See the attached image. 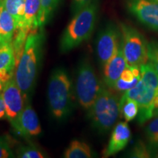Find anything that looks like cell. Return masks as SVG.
Masks as SVG:
<instances>
[{
    "label": "cell",
    "instance_id": "836d02e7",
    "mask_svg": "<svg viewBox=\"0 0 158 158\" xmlns=\"http://www.w3.org/2000/svg\"><path fill=\"white\" fill-rule=\"evenodd\" d=\"M2 2V0H0V2Z\"/></svg>",
    "mask_w": 158,
    "mask_h": 158
},
{
    "label": "cell",
    "instance_id": "d6986e66",
    "mask_svg": "<svg viewBox=\"0 0 158 158\" xmlns=\"http://www.w3.org/2000/svg\"><path fill=\"white\" fill-rule=\"evenodd\" d=\"M92 157L93 155L89 146L78 140L71 142L64 154L65 158H91Z\"/></svg>",
    "mask_w": 158,
    "mask_h": 158
},
{
    "label": "cell",
    "instance_id": "1f68e13d",
    "mask_svg": "<svg viewBox=\"0 0 158 158\" xmlns=\"http://www.w3.org/2000/svg\"><path fill=\"white\" fill-rule=\"evenodd\" d=\"M154 157H158V151L157 152V153L155 154V156H154Z\"/></svg>",
    "mask_w": 158,
    "mask_h": 158
},
{
    "label": "cell",
    "instance_id": "2e32d148",
    "mask_svg": "<svg viewBox=\"0 0 158 158\" xmlns=\"http://www.w3.org/2000/svg\"><path fill=\"white\" fill-rule=\"evenodd\" d=\"M40 11V0H26L23 26L21 28L28 32L36 31L39 27V15Z\"/></svg>",
    "mask_w": 158,
    "mask_h": 158
},
{
    "label": "cell",
    "instance_id": "d4e9b609",
    "mask_svg": "<svg viewBox=\"0 0 158 158\" xmlns=\"http://www.w3.org/2000/svg\"><path fill=\"white\" fill-rule=\"evenodd\" d=\"M10 138L7 136L0 137V158L14 157L15 155L12 149Z\"/></svg>",
    "mask_w": 158,
    "mask_h": 158
},
{
    "label": "cell",
    "instance_id": "4fadbf2b",
    "mask_svg": "<svg viewBox=\"0 0 158 158\" xmlns=\"http://www.w3.org/2000/svg\"><path fill=\"white\" fill-rule=\"evenodd\" d=\"M16 61L13 44L0 45V81L4 84L13 78Z\"/></svg>",
    "mask_w": 158,
    "mask_h": 158
},
{
    "label": "cell",
    "instance_id": "603a6c76",
    "mask_svg": "<svg viewBox=\"0 0 158 158\" xmlns=\"http://www.w3.org/2000/svg\"><path fill=\"white\" fill-rule=\"evenodd\" d=\"M60 0H40L39 27L42 29L50 19Z\"/></svg>",
    "mask_w": 158,
    "mask_h": 158
},
{
    "label": "cell",
    "instance_id": "8fae6325",
    "mask_svg": "<svg viewBox=\"0 0 158 158\" xmlns=\"http://www.w3.org/2000/svg\"><path fill=\"white\" fill-rule=\"evenodd\" d=\"M131 138V131L127 122H120L114 128L110 141L104 150V157H108L116 155L127 145Z\"/></svg>",
    "mask_w": 158,
    "mask_h": 158
},
{
    "label": "cell",
    "instance_id": "5bb4252c",
    "mask_svg": "<svg viewBox=\"0 0 158 158\" xmlns=\"http://www.w3.org/2000/svg\"><path fill=\"white\" fill-rule=\"evenodd\" d=\"M20 127L21 135L23 137L37 136L41 133L39 118L30 105H27L23 108L20 118Z\"/></svg>",
    "mask_w": 158,
    "mask_h": 158
},
{
    "label": "cell",
    "instance_id": "52a82bcc",
    "mask_svg": "<svg viewBox=\"0 0 158 158\" xmlns=\"http://www.w3.org/2000/svg\"><path fill=\"white\" fill-rule=\"evenodd\" d=\"M2 95L5 105L6 118L10 122L15 131L21 135L20 118L24 108V97L15 79L12 78L5 83Z\"/></svg>",
    "mask_w": 158,
    "mask_h": 158
},
{
    "label": "cell",
    "instance_id": "f1b7e54d",
    "mask_svg": "<svg viewBox=\"0 0 158 158\" xmlns=\"http://www.w3.org/2000/svg\"><path fill=\"white\" fill-rule=\"evenodd\" d=\"M6 117V108L2 95L0 94V119Z\"/></svg>",
    "mask_w": 158,
    "mask_h": 158
},
{
    "label": "cell",
    "instance_id": "f546056e",
    "mask_svg": "<svg viewBox=\"0 0 158 158\" xmlns=\"http://www.w3.org/2000/svg\"><path fill=\"white\" fill-rule=\"evenodd\" d=\"M154 116H158V96L157 97L155 100V110H154Z\"/></svg>",
    "mask_w": 158,
    "mask_h": 158
},
{
    "label": "cell",
    "instance_id": "9c48e42d",
    "mask_svg": "<svg viewBox=\"0 0 158 158\" xmlns=\"http://www.w3.org/2000/svg\"><path fill=\"white\" fill-rule=\"evenodd\" d=\"M122 42L120 28L109 23L100 31L97 41V54L101 64L104 65L118 51Z\"/></svg>",
    "mask_w": 158,
    "mask_h": 158
},
{
    "label": "cell",
    "instance_id": "4316f807",
    "mask_svg": "<svg viewBox=\"0 0 158 158\" xmlns=\"http://www.w3.org/2000/svg\"><path fill=\"white\" fill-rule=\"evenodd\" d=\"M148 62L158 73V42L148 43Z\"/></svg>",
    "mask_w": 158,
    "mask_h": 158
},
{
    "label": "cell",
    "instance_id": "4dcf8cb0",
    "mask_svg": "<svg viewBox=\"0 0 158 158\" xmlns=\"http://www.w3.org/2000/svg\"><path fill=\"white\" fill-rule=\"evenodd\" d=\"M4 85H5V84H4L2 81H0V94L2 93V91L4 89Z\"/></svg>",
    "mask_w": 158,
    "mask_h": 158
},
{
    "label": "cell",
    "instance_id": "7402d4cb",
    "mask_svg": "<svg viewBox=\"0 0 158 158\" xmlns=\"http://www.w3.org/2000/svg\"><path fill=\"white\" fill-rule=\"evenodd\" d=\"M119 110L126 122H130L138 116L139 108L135 100L123 95L119 100Z\"/></svg>",
    "mask_w": 158,
    "mask_h": 158
},
{
    "label": "cell",
    "instance_id": "277c9868",
    "mask_svg": "<svg viewBox=\"0 0 158 158\" xmlns=\"http://www.w3.org/2000/svg\"><path fill=\"white\" fill-rule=\"evenodd\" d=\"M119 114V101L117 97L101 85L98 98L88 110L92 126L100 133H107L115 124Z\"/></svg>",
    "mask_w": 158,
    "mask_h": 158
},
{
    "label": "cell",
    "instance_id": "e0dca14e",
    "mask_svg": "<svg viewBox=\"0 0 158 158\" xmlns=\"http://www.w3.org/2000/svg\"><path fill=\"white\" fill-rule=\"evenodd\" d=\"M141 78L140 66H127L116 81L114 89L119 92H126L134 87Z\"/></svg>",
    "mask_w": 158,
    "mask_h": 158
},
{
    "label": "cell",
    "instance_id": "d6a6232c",
    "mask_svg": "<svg viewBox=\"0 0 158 158\" xmlns=\"http://www.w3.org/2000/svg\"><path fill=\"white\" fill-rule=\"evenodd\" d=\"M154 1H155V2H158V0H154Z\"/></svg>",
    "mask_w": 158,
    "mask_h": 158
},
{
    "label": "cell",
    "instance_id": "6da1fadb",
    "mask_svg": "<svg viewBox=\"0 0 158 158\" xmlns=\"http://www.w3.org/2000/svg\"><path fill=\"white\" fill-rule=\"evenodd\" d=\"M44 35L43 31H31L27 36L24 47L15 70V81L24 98L34 88L40 64Z\"/></svg>",
    "mask_w": 158,
    "mask_h": 158
},
{
    "label": "cell",
    "instance_id": "3957f363",
    "mask_svg": "<svg viewBox=\"0 0 158 158\" xmlns=\"http://www.w3.org/2000/svg\"><path fill=\"white\" fill-rule=\"evenodd\" d=\"M49 108L56 119L63 120L73 109V87L70 78L64 68L53 71L48 86Z\"/></svg>",
    "mask_w": 158,
    "mask_h": 158
},
{
    "label": "cell",
    "instance_id": "cb8c5ba5",
    "mask_svg": "<svg viewBox=\"0 0 158 158\" xmlns=\"http://www.w3.org/2000/svg\"><path fill=\"white\" fill-rule=\"evenodd\" d=\"M130 157H152V154L150 150L148 148L147 143H144L141 141H140L135 145L131 152L129 154Z\"/></svg>",
    "mask_w": 158,
    "mask_h": 158
},
{
    "label": "cell",
    "instance_id": "ac0fdd59",
    "mask_svg": "<svg viewBox=\"0 0 158 158\" xmlns=\"http://www.w3.org/2000/svg\"><path fill=\"white\" fill-rule=\"evenodd\" d=\"M26 0H2L5 8L13 16L17 24V29L22 27Z\"/></svg>",
    "mask_w": 158,
    "mask_h": 158
},
{
    "label": "cell",
    "instance_id": "8992f818",
    "mask_svg": "<svg viewBox=\"0 0 158 158\" xmlns=\"http://www.w3.org/2000/svg\"><path fill=\"white\" fill-rule=\"evenodd\" d=\"M122 48L128 66H141L148 62V43L141 33L131 26L120 23Z\"/></svg>",
    "mask_w": 158,
    "mask_h": 158
},
{
    "label": "cell",
    "instance_id": "5b68a950",
    "mask_svg": "<svg viewBox=\"0 0 158 158\" xmlns=\"http://www.w3.org/2000/svg\"><path fill=\"white\" fill-rule=\"evenodd\" d=\"M101 84L89 61L84 59L79 64L76 81L77 100L84 109L89 110L98 98Z\"/></svg>",
    "mask_w": 158,
    "mask_h": 158
},
{
    "label": "cell",
    "instance_id": "44dd1931",
    "mask_svg": "<svg viewBox=\"0 0 158 158\" xmlns=\"http://www.w3.org/2000/svg\"><path fill=\"white\" fill-rule=\"evenodd\" d=\"M147 146L152 154V157L158 151V116L151 121L145 130Z\"/></svg>",
    "mask_w": 158,
    "mask_h": 158
},
{
    "label": "cell",
    "instance_id": "9a60e30c",
    "mask_svg": "<svg viewBox=\"0 0 158 158\" xmlns=\"http://www.w3.org/2000/svg\"><path fill=\"white\" fill-rule=\"evenodd\" d=\"M17 31V24L13 16L0 2V45L13 43Z\"/></svg>",
    "mask_w": 158,
    "mask_h": 158
},
{
    "label": "cell",
    "instance_id": "484cf974",
    "mask_svg": "<svg viewBox=\"0 0 158 158\" xmlns=\"http://www.w3.org/2000/svg\"><path fill=\"white\" fill-rule=\"evenodd\" d=\"M17 157L21 158H43L44 155L34 147H22L17 151Z\"/></svg>",
    "mask_w": 158,
    "mask_h": 158
},
{
    "label": "cell",
    "instance_id": "ffe728a7",
    "mask_svg": "<svg viewBox=\"0 0 158 158\" xmlns=\"http://www.w3.org/2000/svg\"><path fill=\"white\" fill-rule=\"evenodd\" d=\"M140 68L141 74V79L158 96V73L157 71L149 62L141 64Z\"/></svg>",
    "mask_w": 158,
    "mask_h": 158
},
{
    "label": "cell",
    "instance_id": "83f0119b",
    "mask_svg": "<svg viewBox=\"0 0 158 158\" xmlns=\"http://www.w3.org/2000/svg\"><path fill=\"white\" fill-rule=\"evenodd\" d=\"M92 0H72V5H71V10L73 14H76L78 11L86 7L91 2Z\"/></svg>",
    "mask_w": 158,
    "mask_h": 158
},
{
    "label": "cell",
    "instance_id": "30bf717a",
    "mask_svg": "<svg viewBox=\"0 0 158 158\" xmlns=\"http://www.w3.org/2000/svg\"><path fill=\"white\" fill-rule=\"evenodd\" d=\"M128 11L139 22L158 31V2L154 0H124Z\"/></svg>",
    "mask_w": 158,
    "mask_h": 158
},
{
    "label": "cell",
    "instance_id": "ba28073f",
    "mask_svg": "<svg viewBox=\"0 0 158 158\" xmlns=\"http://www.w3.org/2000/svg\"><path fill=\"white\" fill-rule=\"evenodd\" d=\"M123 95L137 102L139 108L138 122L140 124H143L153 117L157 95L151 88L144 84L141 79L134 87L126 91Z\"/></svg>",
    "mask_w": 158,
    "mask_h": 158
},
{
    "label": "cell",
    "instance_id": "7a4b0ae2",
    "mask_svg": "<svg viewBox=\"0 0 158 158\" xmlns=\"http://www.w3.org/2000/svg\"><path fill=\"white\" fill-rule=\"evenodd\" d=\"M99 7L100 0H92L89 5L74 14L61 37V52L68 53L89 39L95 27Z\"/></svg>",
    "mask_w": 158,
    "mask_h": 158
},
{
    "label": "cell",
    "instance_id": "7c38bea8",
    "mask_svg": "<svg viewBox=\"0 0 158 158\" xmlns=\"http://www.w3.org/2000/svg\"><path fill=\"white\" fill-rule=\"evenodd\" d=\"M128 66L122 48V42L116 53L104 64V82L109 88H114L115 84L123 71Z\"/></svg>",
    "mask_w": 158,
    "mask_h": 158
}]
</instances>
